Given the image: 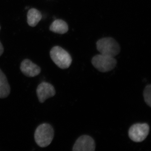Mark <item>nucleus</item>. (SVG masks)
<instances>
[{
  "label": "nucleus",
  "instance_id": "1",
  "mask_svg": "<svg viewBox=\"0 0 151 151\" xmlns=\"http://www.w3.org/2000/svg\"><path fill=\"white\" fill-rule=\"evenodd\" d=\"M54 136V130L51 125L44 123L39 125L35 130V140L38 146L46 147L51 144Z\"/></svg>",
  "mask_w": 151,
  "mask_h": 151
},
{
  "label": "nucleus",
  "instance_id": "2",
  "mask_svg": "<svg viewBox=\"0 0 151 151\" xmlns=\"http://www.w3.org/2000/svg\"><path fill=\"white\" fill-rule=\"evenodd\" d=\"M50 56L53 62L61 69L68 68L72 63V58L70 54L59 46H55L52 48Z\"/></svg>",
  "mask_w": 151,
  "mask_h": 151
},
{
  "label": "nucleus",
  "instance_id": "3",
  "mask_svg": "<svg viewBox=\"0 0 151 151\" xmlns=\"http://www.w3.org/2000/svg\"><path fill=\"white\" fill-rule=\"evenodd\" d=\"M97 48L101 54L114 57L120 52V47L112 38H104L97 42Z\"/></svg>",
  "mask_w": 151,
  "mask_h": 151
},
{
  "label": "nucleus",
  "instance_id": "4",
  "mask_svg": "<svg viewBox=\"0 0 151 151\" xmlns=\"http://www.w3.org/2000/svg\"><path fill=\"white\" fill-rule=\"evenodd\" d=\"M92 65L101 72H107L113 70L117 64L114 57L100 54L95 55L92 60Z\"/></svg>",
  "mask_w": 151,
  "mask_h": 151
},
{
  "label": "nucleus",
  "instance_id": "5",
  "mask_svg": "<svg viewBox=\"0 0 151 151\" xmlns=\"http://www.w3.org/2000/svg\"><path fill=\"white\" fill-rule=\"evenodd\" d=\"M149 132L150 127L147 124H136L130 127L129 136L132 140L136 142H140L145 139Z\"/></svg>",
  "mask_w": 151,
  "mask_h": 151
},
{
  "label": "nucleus",
  "instance_id": "6",
  "mask_svg": "<svg viewBox=\"0 0 151 151\" xmlns=\"http://www.w3.org/2000/svg\"><path fill=\"white\" fill-rule=\"evenodd\" d=\"M36 92L38 99L41 103H44L47 99L53 97L56 93L54 86L47 82L41 83L37 88Z\"/></svg>",
  "mask_w": 151,
  "mask_h": 151
},
{
  "label": "nucleus",
  "instance_id": "7",
  "mask_svg": "<svg viewBox=\"0 0 151 151\" xmlns=\"http://www.w3.org/2000/svg\"><path fill=\"white\" fill-rule=\"evenodd\" d=\"M95 149L94 140L88 135H83L77 139L73 146V151H94Z\"/></svg>",
  "mask_w": 151,
  "mask_h": 151
},
{
  "label": "nucleus",
  "instance_id": "8",
  "mask_svg": "<svg viewBox=\"0 0 151 151\" xmlns=\"http://www.w3.org/2000/svg\"><path fill=\"white\" fill-rule=\"evenodd\" d=\"M21 71L25 76L34 77L41 72V68L29 59H26L22 61L20 67Z\"/></svg>",
  "mask_w": 151,
  "mask_h": 151
},
{
  "label": "nucleus",
  "instance_id": "9",
  "mask_svg": "<svg viewBox=\"0 0 151 151\" xmlns=\"http://www.w3.org/2000/svg\"><path fill=\"white\" fill-rule=\"evenodd\" d=\"M10 92V86L7 78L4 73L0 69V98H6L9 95Z\"/></svg>",
  "mask_w": 151,
  "mask_h": 151
},
{
  "label": "nucleus",
  "instance_id": "10",
  "mask_svg": "<svg viewBox=\"0 0 151 151\" xmlns=\"http://www.w3.org/2000/svg\"><path fill=\"white\" fill-rule=\"evenodd\" d=\"M50 29L52 32L63 34L68 31V26L64 21L57 19L52 23Z\"/></svg>",
  "mask_w": 151,
  "mask_h": 151
},
{
  "label": "nucleus",
  "instance_id": "11",
  "mask_svg": "<svg viewBox=\"0 0 151 151\" xmlns=\"http://www.w3.org/2000/svg\"><path fill=\"white\" fill-rule=\"evenodd\" d=\"M27 23L30 26L34 27L40 21L42 18L40 12L36 9L32 8L28 12Z\"/></svg>",
  "mask_w": 151,
  "mask_h": 151
},
{
  "label": "nucleus",
  "instance_id": "12",
  "mask_svg": "<svg viewBox=\"0 0 151 151\" xmlns=\"http://www.w3.org/2000/svg\"><path fill=\"white\" fill-rule=\"evenodd\" d=\"M143 96L145 102L148 106L151 107V85H147L144 89Z\"/></svg>",
  "mask_w": 151,
  "mask_h": 151
},
{
  "label": "nucleus",
  "instance_id": "13",
  "mask_svg": "<svg viewBox=\"0 0 151 151\" xmlns=\"http://www.w3.org/2000/svg\"><path fill=\"white\" fill-rule=\"evenodd\" d=\"M4 51V47H3L1 43V42H0V57L2 55Z\"/></svg>",
  "mask_w": 151,
  "mask_h": 151
},
{
  "label": "nucleus",
  "instance_id": "14",
  "mask_svg": "<svg viewBox=\"0 0 151 151\" xmlns=\"http://www.w3.org/2000/svg\"><path fill=\"white\" fill-rule=\"evenodd\" d=\"M0 29H1V27H0Z\"/></svg>",
  "mask_w": 151,
  "mask_h": 151
}]
</instances>
